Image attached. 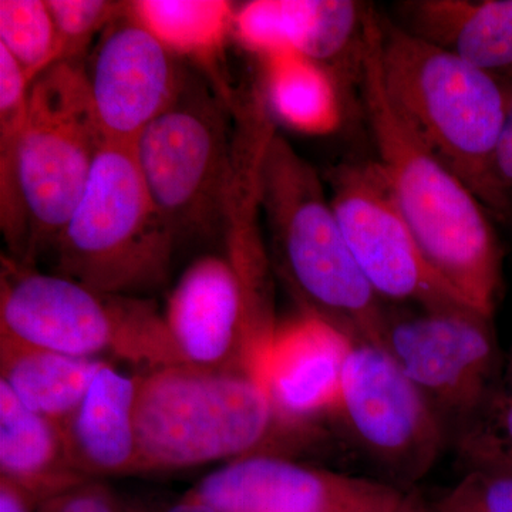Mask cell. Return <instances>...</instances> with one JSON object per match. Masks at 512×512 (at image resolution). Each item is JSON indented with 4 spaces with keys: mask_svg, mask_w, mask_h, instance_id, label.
Here are the masks:
<instances>
[{
    "mask_svg": "<svg viewBox=\"0 0 512 512\" xmlns=\"http://www.w3.org/2000/svg\"><path fill=\"white\" fill-rule=\"evenodd\" d=\"M32 83L0 47V227L10 256L28 265L29 225L20 188L19 160Z\"/></svg>",
    "mask_w": 512,
    "mask_h": 512,
    "instance_id": "cell-22",
    "label": "cell"
},
{
    "mask_svg": "<svg viewBox=\"0 0 512 512\" xmlns=\"http://www.w3.org/2000/svg\"><path fill=\"white\" fill-rule=\"evenodd\" d=\"M237 8L225 0H137L128 15L147 29L171 55L187 57L211 76L215 92L234 107L235 97L221 72Z\"/></svg>",
    "mask_w": 512,
    "mask_h": 512,
    "instance_id": "cell-19",
    "label": "cell"
},
{
    "mask_svg": "<svg viewBox=\"0 0 512 512\" xmlns=\"http://www.w3.org/2000/svg\"><path fill=\"white\" fill-rule=\"evenodd\" d=\"M37 504L15 484L0 478V512H36Z\"/></svg>",
    "mask_w": 512,
    "mask_h": 512,
    "instance_id": "cell-31",
    "label": "cell"
},
{
    "mask_svg": "<svg viewBox=\"0 0 512 512\" xmlns=\"http://www.w3.org/2000/svg\"><path fill=\"white\" fill-rule=\"evenodd\" d=\"M497 170L501 183L512 197V82L507 117L497 151Z\"/></svg>",
    "mask_w": 512,
    "mask_h": 512,
    "instance_id": "cell-30",
    "label": "cell"
},
{
    "mask_svg": "<svg viewBox=\"0 0 512 512\" xmlns=\"http://www.w3.org/2000/svg\"><path fill=\"white\" fill-rule=\"evenodd\" d=\"M434 512H512V476L470 470L434 504Z\"/></svg>",
    "mask_w": 512,
    "mask_h": 512,
    "instance_id": "cell-27",
    "label": "cell"
},
{
    "mask_svg": "<svg viewBox=\"0 0 512 512\" xmlns=\"http://www.w3.org/2000/svg\"><path fill=\"white\" fill-rule=\"evenodd\" d=\"M47 6L62 43L63 62L77 63L97 33L126 15L128 2L47 0Z\"/></svg>",
    "mask_w": 512,
    "mask_h": 512,
    "instance_id": "cell-26",
    "label": "cell"
},
{
    "mask_svg": "<svg viewBox=\"0 0 512 512\" xmlns=\"http://www.w3.org/2000/svg\"><path fill=\"white\" fill-rule=\"evenodd\" d=\"M261 205L282 274L315 313L355 342L382 346V299L357 266L315 167L272 133L261 161Z\"/></svg>",
    "mask_w": 512,
    "mask_h": 512,
    "instance_id": "cell-4",
    "label": "cell"
},
{
    "mask_svg": "<svg viewBox=\"0 0 512 512\" xmlns=\"http://www.w3.org/2000/svg\"><path fill=\"white\" fill-rule=\"evenodd\" d=\"M220 94L185 77L174 103L143 131L134 154L177 241L222 232L232 138Z\"/></svg>",
    "mask_w": 512,
    "mask_h": 512,
    "instance_id": "cell-8",
    "label": "cell"
},
{
    "mask_svg": "<svg viewBox=\"0 0 512 512\" xmlns=\"http://www.w3.org/2000/svg\"><path fill=\"white\" fill-rule=\"evenodd\" d=\"M355 340L338 326L303 312L276 326L259 376L276 413L296 427L335 413L346 360Z\"/></svg>",
    "mask_w": 512,
    "mask_h": 512,
    "instance_id": "cell-14",
    "label": "cell"
},
{
    "mask_svg": "<svg viewBox=\"0 0 512 512\" xmlns=\"http://www.w3.org/2000/svg\"><path fill=\"white\" fill-rule=\"evenodd\" d=\"M328 187L350 252L382 301L467 306L427 264L376 160L338 165Z\"/></svg>",
    "mask_w": 512,
    "mask_h": 512,
    "instance_id": "cell-11",
    "label": "cell"
},
{
    "mask_svg": "<svg viewBox=\"0 0 512 512\" xmlns=\"http://www.w3.org/2000/svg\"><path fill=\"white\" fill-rule=\"evenodd\" d=\"M84 73L104 137L131 147L174 103L187 77L156 37L128 15V8L103 33Z\"/></svg>",
    "mask_w": 512,
    "mask_h": 512,
    "instance_id": "cell-13",
    "label": "cell"
},
{
    "mask_svg": "<svg viewBox=\"0 0 512 512\" xmlns=\"http://www.w3.org/2000/svg\"><path fill=\"white\" fill-rule=\"evenodd\" d=\"M379 63L387 93L404 119L491 217L512 221V197L497 170L512 80L430 45L382 15Z\"/></svg>",
    "mask_w": 512,
    "mask_h": 512,
    "instance_id": "cell-3",
    "label": "cell"
},
{
    "mask_svg": "<svg viewBox=\"0 0 512 512\" xmlns=\"http://www.w3.org/2000/svg\"><path fill=\"white\" fill-rule=\"evenodd\" d=\"M0 478L37 505L83 483L67 457L62 427L40 416L0 382Z\"/></svg>",
    "mask_w": 512,
    "mask_h": 512,
    "instance_id": "cell-18",
    "label": "cell"
},
{
    "mask_svg": "<svg viewBox=\"0 0 512 512\" xmlns=\"http://www.w3.org/2000/svg\"><path fill=\"white\" fill-rule=\"evenodd\" d=\"M320 0H254L237 9L234 33L261 59L305 52L318 23Z\"/></svg>",
    "mask_w": 512,
    "mask_h": 512,
    "instance_id": "cell-23",
    "label": "cell"
},
{
    "mask_svg": "<svg viewBox=\"0 0 512 512\" xmlns=\"http://www.w3.org/2000/svg\"><path fill=\"white\" fill-rule=\"evenodd\" d=\"M138 375L104 363L82 402L62 424L73 470L86 480L140 474L136 406Z\"/></svg>",
    "mask_w": 512,
    "mask_h": 512,
    "instance_id": "cell-16",
    "label": "cell"
},
{
    "mask_svg": "<svg viewBox=\"0 0 512 512\" xmlns=\"http://www.w3.org/2000/svg\"><path fill=\"white\" fill-rule=\"evenodd\" d=\"M177 242L134 148L107 141L53 245L55 274L103 295L137 296L163 285Z\"/></svg>",
    "mask_w": 512,
    "mask_h": 512,
    "instance_id": "cell-5",
    "label": "cell"
},
{
    "mask_svg": "<svg viewBox=\"0 0 512 512\" xmlns=\"http://www.w3.org/2000/svg\"><path fill=\"white\" fill-rule=\"evenodd\" d=\"M451 439L466 471L512 476V355L493 393Z\"/></svg>",
    "mask_w": 512,
    "mask_h": 512,
    "instance_id": "cell-24",
    "label": "cell"
},
{
    "mask_svg": "<svg viewBox=\"0 0 512 512\" xmlns=\"http://www.w3.org/2000/svg\"><path fill=\"white\" fill-rule=\"evenodd\" d=\"M357 70L376 163L427 264L474 311L493 319L503 248L490 212L394 106L379 63V13L366 6Z\"/></svg>",
    "mask_w": 512,
    "mask_h": 512,
    "instance_id": "cell-1",
    "label": "cell"
},
{
    "mask_svg": "<svg viewBox=\"0 0 512 512\" xmlns=\"http://www.w3.org/2000/svg\"><path fill=\"white\" fill-rule=\"evenodd\" d=\"M402 512H412V510H410V505H409V507L406 508V510H404Z\"/></svg>",
    "mask_w": 512,
    "mask_h": 512,
    "instance_id": "cell-32",
    "label": "cell"
},
{
    "mask_svg": "<svg viewBox=\"0 0 512 512\" xmlns=\"http://www.w3.org/2000/svg\"><path fill=\"white\" fill-rule=\"evenodd\" d=\"M0 335L64 355L143 367L183 363L164 313L138 296L103 295L66 278L2 258Z\"/></svg>",
    "mask_w": 512,
    "mask_h": 512,
    "instance_id": "cell-6",
    "label": "cell"
},
{
    "mask_svg": "<svg viewBox=\"0 0 512 512\" xmlns=\"http://www.w3.org/2000/svg\"><path fill=\"white\" fill-rule=\"evenodd\" d=\"M136 427L140 474L286 457V444L325 439L318 427L282 420L255 373L188 363L138 375Z\"/></svg>",
    "mask_w": 512,
    "mask_h": 512,
    "instance_id": "cell-2",
    "label": "cell"
},
{
    "mask_svg": "<svg viewBox=\"0 0 512 512\" xmlns=\"http://www.w3.org/2000/svg\"><path fill=\"white\" fill-rule=\"evenodd\" d=\"M36 512H127V507L103 481L86 480L43 501Z\"/></svg>",
    "mask_w": 512,
    "mask_h": 512,
    "instance_id": "cell-28",
    "label": "cell"
},
{
    "mask_svg": "<svg viewBox=\"0 0 512 512\" xmlns=\"http://www.w3.org/2000/svg\"><path fill=\"white\" fill-rule=\"evenodd\" d=\"M403 29L504 80H512V0H412Z\"/></svg>",
    "mask_w": 512,
    "mask_h": 512,
    "instance_id": "cell-17",
    "label": "cell"
},
{
    "mask_svg": "<svg viewBox=\"0 0 512 512\" xmlns=\"http://www.w3.org/2000/svg\"><path fill=\"white\" fill-rule=\"evenodd\" d=\"M262 60V96L272 117L311 136H325L338 130L342 104L335 77L328 67L295 50Z\"/></svg>",
    "mask_w": 512,
    "mask_h": 512,
    "instance_id": "cell-21",
    "label": "cell"
},
{
    "mask_svg": "<svg viewBox=\"0 0 512 512\" xmlns=\"http://www.w3.org/2000/svg\"><path fill=\"white\" fill-rule=\"evenodd\" d=\"M126 501L127 512H217L210 505L192 500V498L181 497L173 501H147V500H124Z\"/></svg>",
    "mask_w": 512,
    "mask_h": 512,
    "instance_id": "cell-29",
    "label": "cell"
},
{
    "mask_svg": "<svg viewBox=\"0 0 512 512\" xmlns=\"http://www.w3.org/2000/svg\"><path fill=\"white\" fill-rule=\"evenodd\" d=\"M109 360L64 355L0 335V382L30 410L62 426Z\"/></svg>",
    "mask_w": 512,
    "mask_h": 512,
    "instance_id": "cell-20",
    "label": "cell"
},
{
    "mask_svg": "<svg viewBox=\"0 0 512 512\" xmlns=\"http://www.w3.org/2000/svg\"><path fill=\"white\" fill-rule=\"evenodd\" d=\"M185 495L217 512H402L410 505L404 490L390 481L281 456L229 461Z\"/></svg>",
    "mask_w": 512,
    "mask_h": 512,
    "instance_id": "cell-12",
    "label": "cell"
},
{
    "mask_svg": "<svg viewBox=\"0 0 512 512\" xmlns=\"http://www.w3.org/2000/svg\"><path fill=\"white\" fill-rule=\"evenodd\" d=\"M106 143L83 67L60 62L40 74L30 87L19 160L28 266L55 245Z\"/></svg>",
    "mask_w": 512,
    "mask_h": 512,
    "instance_id": "cell-7",
    "label": "cell"
},
{
    "mask_svg": "<svg viewBox=\"0 0 512 512\" xmlns=\"http://www.w3.org/2000/svg\"><path fill=\"white\" fill-rule=\"evenodd\" d=\"M0 47L18 63L30 83L63 62L62 43L47 2L2 0Z\"/></svg>",
    "mask_w": 512,
    "mask_h": 512,
    "instance_id": "cell-25",
    "label": "cell"
},
{
    "mask_svg": "<svg viewBox=\"0 0 512 512\" xmlns=\"http://www.w3.org/2000/svg\"><path fill=\"white\" fill-rule=\"evenodd\" d=\"M383 349L429 400L450 440L503 375L493 319L467 306L389 315Z\"/></svg>",
    "mask_w": 512,
    "mask_h": 512,
    "instance_id": "cell-10",
    "label": "cell"
},
{
    "mask_svg": "<svg viewBox=\"0 0 512 512\" xmlns=\"http://www.w3.org/2000/svg\"><path fill=\"white\" fill-rule=\"evenodd\" d=\"M164 319L183 363L249 370L241 286L225 256H202L185 269L168 298Z\"/></svg>",
    "mask_w": 512,
    "mask_h": 512,
    "instance_id": "cell-15",
    "label": "cell"
},
{
    "mask_svg": "<svg viewBox=\"0 0 512 512\" xmlns=\"http://www.w3.org/2000/svg\"><path fill=\"white\" fill-rule=\"evenodd\" d=\"M349 439L392 484L417 483L450 440L446 424L382 346L356 342L335 410Z\"/></svg>",
    "mask_w": 512,
    "mask_h": 512,
    "instance_id": "cell-9",
    "label": "cell"
}]
</instances>
